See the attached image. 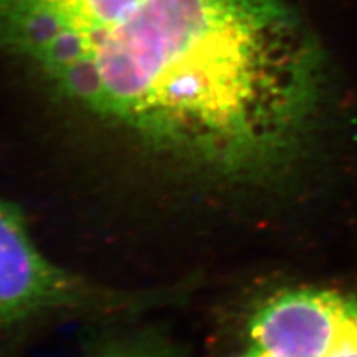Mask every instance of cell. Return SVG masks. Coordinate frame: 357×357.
<instances>
[{
    "mask_svg": "<svg viewBox=\"0 0 357 357\" xmlns=\"http://www.w3.org/2000/svg\"><path fill=\"white\" fill-rule=\"evenodd\" d=\"M0 47L215 186L287 174L326 102L319 40L287 0H0Z\"/></svg>",
    "mask_w": 357,
    "mask_h": 357,
    "instance_id": "1",
    "label": "cell"
},
{
    "mask_svg": "<svg viewBox=\"0 0 357 357\" xmlns=\"http://www.w3.org/2000/svg\"><path fill=\"white\" fill-rule=\"evenodd\" d=\"M182 289H118L66 270L39 249L21 211L0 197V350L48 321L132 317L176 303Z\"/></svg>",
    "mask_w": 357,
    "mask_h": 357,
    "instance_id": "2",
    "label": "cell"
},
{
    "mask_svg": "<svg viewBox=\"0 0 357 357\" xmlns=\"http://www.w3.org/2000/svg\"><path fill=\"white\" fill-rule=\"evenodd\" d=\"M225 357H357V296L311 286L256 296L234 323Z\"/></svg>",
    "mask_w": 357,
    "mask_h": 357,
    "instance_id": "3",
    "label": "cell"
},
{
    "mask_svg": "<svg viewBox=\"0 0 357 357\" xmlns=\"http://www.w3.org/2000/svg\"><path fill=\"white\" fill-rule=\"evenodd\" d=\"M88 357H181V354L158 335L137 333L112 341Z\"/></svg>",
    "mask_w": 357,
    "mask_h": 357,
    "instance_id": "4",
    "label": "cell"
}]
</instances>
